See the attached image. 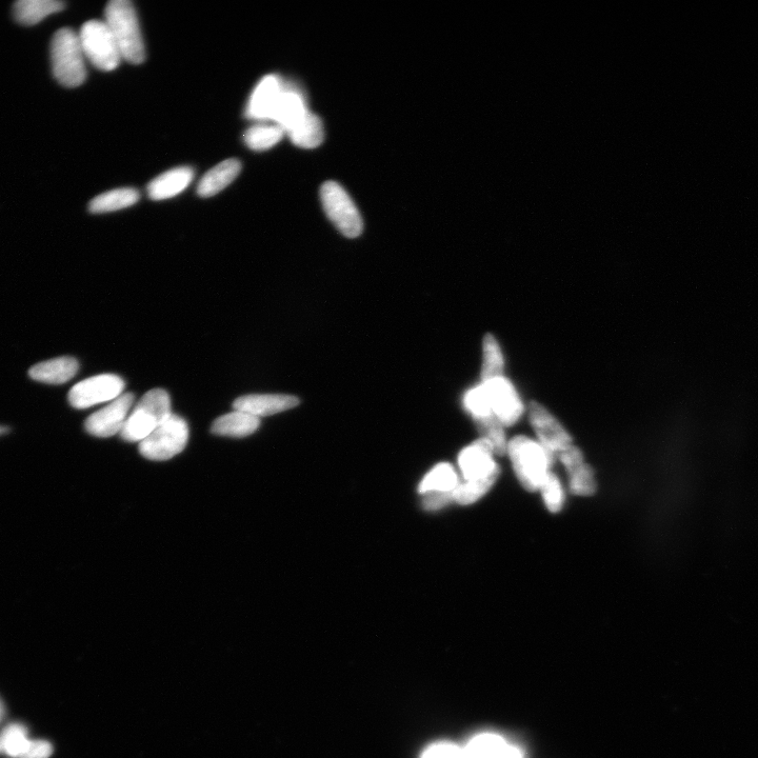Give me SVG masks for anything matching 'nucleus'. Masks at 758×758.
Listing matches in <instances>:
<instances>
[{
	"label": "nucleus",
	"mask_w": 758,
	"mask_h": 758,
	"mask_svg": "<svg viewBox=\"0 0 758 758\" xmlns=\"http://www.w3.org/2000/svg\"><path fill=\"white\" fill-rule=\"evenodd\" d=\"M507 453L522 486L529 492L540 491L550 473L554 456L540 443L523 435L512 438Z\"/></svg>",
	"instance_id": "nucleus-1"
},
{
	"label": "nucleus",
	"mask_w": 758,
	"mask_h": 758,
	"mask_svg": "<svg viewBox=\"0 0 758 758\" xmlns=\"http://www.w3.org/2000/svg\"><path fill=\"white\" fill-rule=\"evenodd\" d=\"M106 24L121 50L123 59L133 65L144 63L145 44L138 18L129 0H113L106 8Z\"/></svg>",
	"instance_id": "nucleus-2"
},
{
	"label": "nucleus",
	"mask_w": 758,
	"mask_h": 758,
	"mask_svg": "<svg viewBox=\"0 0 758 758\" xmlns=\"http://www.w3.org/2000/svg\"><path fill=\"white\" fill-rule=\"evenodd\" d=\"M86 56L79 35L71 29L57 31L51 44V62L56 81L67 87L76 88L86 81Z\"/></svg>",
	"instance_id": "nucleus-3"
},
{
	"label": "nucleus",
	"mask_w": 758,
	"mask_h": 758,
	"mask_svg": "<svg viewBox=\"0 0 758 758\" xmlns=\"http://www.w3.org/2000/svg\"><path fill=\"white\" fill-rule=\"evenodd\" d=\"M171 415V400L168 392L163 389H153L144 395L128 416L121 436L129 443L143 442Z\"/></svg>",
	"instance_id": "nucleus-4"
},
{
	"label": "nucleus",
	"mask_w": 758,
	"mask_h": 758,
	"mask_svg": "<svg viewBox=\"0 0 758 758\" xmlns=\"http://www.w3.org/2000/svg\"><path fill=\"white\" fill-rule=\"evenodd\" d=\"M189 440V427L183 417L172 414L141 444L139 452L147 460L165 462L182 453Z\"/></svg>",
	"instance_id": "nucleus-5"
},
{
	"label": "nucleus",
	"mask_w": 758,
	"mask_h": 758,
	"mask_svg": "<svg viewBox=\"0 0 758 758\" xmlns=\"http://www.w3.org/2000/svg\"><path fill=\"white\" fill-rule=\"evenodd\" d=\"M78 35L86 58L97 69L113 71L123 61L121 50L106 22L90 21Z\"/></svg>",
	"instance_id": "nucleus-6"
},
{
	"label": "nucleus",
	"mask_w": 758,
	"mask_h": 758,
	"mask_svg": "<svg viewBox=\"0 0 758 758\" xmlns=\"http://www.w3.org/2000/svg\"><path fill=\"white\" fill-rule=\"evenodd\" d=\"M321 198L327 216L339 232L348 238H356L362 234V216L341 185L334 182L324 184Z\"/></svg>",
	"instance_id": "nucleus-7"
},
{
	"label": "nucleus",
	"mask_w": 758,
	"mask_h": 758,
	"mask_svg": "<svg viewBox=\"0 0 758 758\" xmlns=\"http://www.w3.org/2000/svg\"><path fill=\"white\" fill-rule=\"evenodd\" d=\"M125 386L124 379L117 375H97L75 385L69 393V402L76 409L113 402L122 395Z\"/></svg>",
	"instance_id": "nucleus-8"
},
{
	"label": "nucleus",
	"mask_w": 758,
	"mask_h": 758,
	"mask_svg": "<svg viewBox=\"0 0 758 758\" xmlns=\"http://www.w3.org/2000/svg\"><path fill=\"white\" fill-rule=\"evenodd\" d=\"M529 418L538 438V443L554 457L574 446L571 435L541 404L531 403Z\"/></svg>",
	"instance_id": "nucleus-9"
},
{
	"label": "nucleus",
	"mask_w": 758,
	"mask_h": 758,
	"mask_svg": "<svg viewBox=\"0 0 758 758\" xmlns=\"http://www.w3.org/2000/svg\"><path fill=\"white\" fill-rule=\"evenodd\" d=\"M489 396L492 412L503 426H513L520 420L524 406L513 385L504 375L483 383Z\"/></svg>",
	"instance_id": "nucleus-10"
},
{
	"label": "nucleus",
	"mask_w": 758,
	"mask_h": 758,
	"mask_svg": "<svg viewBox=\"0 0 758 758\" xmlns=\"http://www.w3.org/2000/svg\"><path fill=\"white\" fill-rule=\"evenodd\" d=\"M134 403V394L117 397L108 406L88 417L85 428L93 436L107 438L121 433Z\"/></svg>",
	"instance_id": "nucleus-11"
},
{
	"label": "nucleus",
	"mask_w": 758,
	"mask_h": 758,
	"mask_svg": "<svg viewBox=\"0 0 758 758\" xmlns=\"http://www.w3.org/2000/svg\"><path fill=\"white\" fill-rule=\"evenodd\" d=\"M493 454L492 445L483 437L464 449L458 457V465L465 480L476 481L500 475V467L495 463Z\"/></svg>",
	"instance_id": "nucleus-12"
},
{
	"label": "nucleus",
	"mask_w": 758,
	"mask_h": 758,
	"mask_svg": "<svg viewBox=\"0 0 758 758\" xmlns=\"http://www.w3.org/2000/svg\"><path fill=\"white\" fill-rule=\"evenodd\" d=\"M284 89L281 78L276 75L265 76L250 96L246 116L253 121H272Z\"/></svg>",
	"instance_id": "nucleus-13"
},
{
	"label": "nucleus",
	"mask_w": 758,
	"mask_h": 758,
	"mask_svg": "<svg viewBox=\"0 0 758 758\" xmlns=\"http://www.w3.org/2000/svg\"><path fill=\"white\" fill-rule=\"evenodd\" d=\"M298 405V398L292 395L251 394L237 398L233 408L261 418L293 409Z\"/></svg>",
	"instance_id": "nucleus-14"
},
{
	"label": "nucleus",
	"mask_w": 758,
	"mask_h": 758,
	"mask_svg": "<svg viewBox=\"0 0 758 758\" xmlns=\"http://www.w3.org/2000/svg\"><path fill=\"white\" fill-rule=\"evenodd\" d=\"M309 113L301 92L286 87L274 112L272 122L282 128L285 134L294 128Z\"/></svg>",
	"instance_id": "nucleus-15"
},
{
	"label": "nucleus",
	"mask_w": 758,
	"mask_h": 758,
	"mask_svg": "<svg viewBox=\"0 0 758 758\" xmlns=\"http://www.w3.org/2000/svg\"><path fill=\"white\" fill-rule=\"evenodd\" d=\"M194 171L189 167L172 169L159 175L148 186V194L153 201H165L185 191L192 183Z\"/></svg>",
	"instance_id": "nucleus-16"
},
{
	"label": "nucleus",
	"mask_w": 758,
	"mask_h": 758,
	"mask_svg": "<svg viewBox=\"0 0 758 758\" xmlns=\"http://www.w3.org/2000/svg\"><path fill=\"white\" fill-rule=\"evenodd\" d=\"M78 362L73 357H58L32 367L29 375L34 381L51 384H65L76 375Z\"/></svg>",
	"instance_id": "nucleus-17"
},
{
	"label": "nucleus",
	"mask_w": 758,
	"mask_h": 758,
	"mask_svg": "<svg viewBox=\"0 0 758 758\" xmlns=\"http://www.w3.org/2000/svg\"><path fill=\"white\" fill-rule=\"evenodd\" d=\"M261 426V418L234 410L213 423L211 431L215 435L242 438L256 432Z\"/></svg>",
	"instance_id": "nucleus-18"
},
{
	"label": "nucleus",
	"mask_w": 758,
	"mask_h": 758,
	"mask_svg": "<svg viewBox=\"0 0 758 758\" xmlns=\"http://www.w3.org/2000/svg\"><path fill=\"white\" fill-rule=\"evenodd\" d=\"M242 164L237 159L227 161L211 169L199 182L197 193L201 197H211L227 188L241 173Z\"/></svg>",
	"instance_id": "nucleus-19"
},
{
	"label": "nucleus",
	"mask_w": 758,
	"mask_h": 758,
	"mask_svg": "<svg viewBox=\"0 0 758 758\" xmlns=\"http://www.w3.org/2000/svg\"><path fill=\"white\" fill-rule=\"evenodd\" d=\"M64 9L65 3L57 0H21L14 5L13 14L19 24L34 26Z\"/></svg>",
	"instance_id": "nucleus-20"
},
{
	"label": "nucleus",
	"mask_w": 758,
	"mask_h": 758,
	"mask_svg": "<svg viewBox=\"0 0 758 758\" xmlns=\"http://www.w3.org/2000/svg\"><path fill=\"white\" fill-rule=\"evenodd\" d=\"M286 134L295 146L303 149H314L321 146L325 137L321 118L311 112Z\"/></svg>",
	"instance_id": "nucleus-21"
},
{
	"label": "nucleus",
	"mask_w": 758,
	"mask_h": 758,
	"mask_svg": "<svg viewBox=\"0 0 758 758\" xmlns=\"http://www.w3.org/2000/svg\"><path fill=\"white\" fill-rule=\"evenodd\" d=\"M141 194L132 188L116 189L96 196L89 205L94 214L110 213L135 205Z\"/></svg>",
	"instance_id": "nucleus-22"
},
{
	"label": "nucleus",
	"mask_w": 758,
	"mask_h": 758,
	"mask_svg": "<svg viewBox=\"0 0 758 758\" xmlns=\"http://www.w3.org/2000/svg\"><path fill=\"white\" fill-rule=\"evenodd\" d=\"M509 744L496 734L478 735L461 748L460 758H501Z\"/></svg>",
	"instance_id": "nucleus-23"
},
{
	"label": "nucleus",
	"mask_w": 758,
	"mask_h": 758,
	"mask_svg": "<svg viewBox=\"0 0 758 758\" xmlns=\"http://www.w3.org/2000/svg\"><path fill=\"white\" fill-rule=\"evenodd\" d=\"M460 483L454 468L450 464L437 465L424 478L420 492L428 494L433 492H453Z\"/></svg>",
	"instance_id": "nucleus-24"
},
{
	"label": "nucleus",
	"mask_w": 758,
	"mask_h": 758,
	"mask_svg": "<svg viewBox=\"0 0 758 758\" xmlns=\"http://www.w3.org/2000/svg\"><path fill=\"white\" fill-rule=\"evenodd\" d=\"M285 132L276 125H257L244 135L245 144L253 151H266L282 141Z\"/></svg>",
	"instance_id": "nucleus-25"
},
{
	"label": "nucleus",
	"mask_w": 758,
	"mask_h": 758,
	"mask_svg": "<svg viewBox=\"0 0 758 758\" xmlns=\"http://www.w3.org/2000/svg\"><path fill=\"white\" fill-rule=\"evenodd\" d=\"M483 353L482 379L485 383L494 377L502 376L505 363L501 347L492 334L484 337Z\"/></svg>",
	"instance_id": "nucleus-26"
},
{
	"label": "nucleus",
	"mask_w": 758,
	"mask_h": 758,
	"mask_svg": "<svg viewBox=\"0 0 758 758\" xmlns=\"http://www.w3.org/2000/svg\"><path fill=\"white\" fill-rule=\"evenodd\" d=\"M498 475H493L483 480L466 481L464 484L458 485L453 491V500L457 504L468 506L480 501L481 498L486 495L493 487Z\"/></svg>",
	"instance_id": "nucleus-27"
},
{
	"label": "nucleus",
	"mask_w": 758,
	"mask_h": 758,
	"mask_svg": "<svg viewBox=\"0 0 758 758\" xmlns=\"http://www.w3.org/2000/svg\"><path fill=\"white\" fill-rule=\"evenodd\" d=\"M31 741L27 738V730L22 725H11L0 734V750L9 756L21 758L29 749Z\"/></svg>",
	"instance_id": "nucleus-28"
},
{
	"label": "nucleus",
	"mask_w": 758,
	"mask_h": 758,
	"mask_svg": "<svg viewBox=\"0 0 758 758\" xmlns=\"http://www.w3.org/2000/svg\"><path fill=\"white\" fill-rule=\"evenodd\" d=\"M569 488L576 496H591L596 492L597 485L594 471L586 462L567 470Z\"/></svg>",
	"instance_id": "nucleus-29"
},
{
	"label": "nucleus",
	"mask_w": 758,
	"mask_h": 758,
	"mask_svg": "<svg viewBox=\"0 0 758 758\" xmlns=\"http://www.w3.org/2000/svg\"><path fill=\"white\" fill-rule=\"evenodd\" d=\"M478 430L493 447L494 454L505 455L507 453L508 443L504 426L495 416L485 418V420L476 421Z\"/></svg>",
	"instance_id": "nucleus-30"
},
{
	"label": "nucleus",
	"mask_w": 758,
	"mask_h": 758,
	"mask_svg": "<svg viewBox=\"0 0 758 758\" xmlns=\"http://www.w3.org/2000/svg\"><path fill=\"white\" fill-rule=\"evenodd\" d=\"M464 405L474 417L475 421H481L485 420V418L495 416L492 412L489 396L483 384L467 392L464 398Z\"/></svg>",
	"instance_id": "nucleus-31"
},
{
	"label": "nucleus",
	"mask_w": 758,
	"mask_h": 758,
	"mask_svg": "<svg viewBox=\"0 0 758 758\" xmlns=\"http://www.w3.org/2000/svg\"><path fill=\"white\" fill-rule=\"evenodd\" d=\"M541 491L547 509L551 513L561 512L565 503V493L560 478L550 472Z\"/></svg>",
	"instance_id": "nucleus-32"
},
{
	"label": "nucleus",
	"mask_w": 758,
	"mask_h": 758,
	"mask_svg": "<svg viewBox=\"0 0 758 758\" xmlns=\"http://www.w3.org/2000/svg\"><path fill=\"white\" fill-rule=\"evenodd\" d=\"M451 502H454L453 492H433L425 494L423 507L427 511H437L446 507Z\"/></svg>",
	"instance_id": "nucleus-33"
},
{
	"label": "nucleus",
	"mask_w": 758,
	"mask_h": 758,
	"mask_svg": "<svg viewBox=\"0 0 758 758\" xmlns=\"http://www.w3.org/2000/svg\"><path fill=\"white\" fill-rule=\"evenodd\" d=\"M461 748L453 744L443 743L430 747L422 758H460Z\"/></svg>",
	"instance_id": "nucleus-34"
},
{
	"label": "nucleus",
	"mask_w": 758,
	"mask_h": 758,
	"mask_svg": "<svg viewBox=\"0 0 758 758\" xmlns=\"http://www.w3.org/2000/svg\"><path fill=\"white\" fill-rule=\"evenodd\" d=\"M53 753L51 744L44 741L31 742L28 751L21 758H49Z\"/></svg>",
	"instance_id": "nucleus-35"
},
{
	"label": "nucleus",
	"mask_w": 758,
	"mask_h": 758,
	"mask_svg": "<svg viewBox=\"0 0 758 758\" xmlns=\"http://www.w3.org/2000/svg\"><path fill=\"white\" fill-rule=\"evenodd\" d=\"M501 758H523V755L520 750L515 748L514 746L509 745L505 753L502 755Z\"/></svg>",
	"instance_id": "nucleus-36"
},
{
	"label": "nucleus",
	"mask_w": 758,
	"mask_h": 758,
	"mask_svg": "<svg viewBox=\"0 0 758 758\" xmlns=\"http://www.w3.org/2000/svg\"><path fill=\"white\" fill-rule=\"evenodd\" d=\"M6 432H7V428L0 427V435L4 434Z\"/></svg>",
	"instance_id": "nucleus-37"
}]
</instances>
